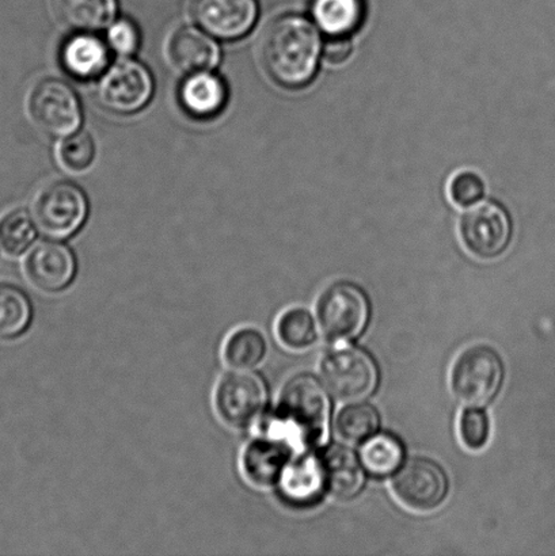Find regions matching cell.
Wrapping results in <instances>:
<instances>
[{"mask_svg": "<svg viewBox=\"0 0 555 556\" xmlns=\"http://www.w3.org/2000/svg\"><path fill=\"white\" fill-rule=\"evenodd\" d=\"M320 36L302 15L287 14L272 21L260 41V62L276 85L301 89L317 73Z\"/></svg>", "mask_w": 555, "mask_h": 556, "instance_id": "cell-1", "label": "cell"}, {"mask_svg": "<svg viewBox=\"0 0 555 556\" xmlns=\"http://www.w3.org/2000/svg\"><path fill=\"white\" fill-rule=\"evenodd\" d=\"M329 417L325 387L308 374L292 376L280 392L279 406L268 430L290 439L293 444L314 445L323 439Z\"/></svg>", "mask_w": 555, "mask_h": 556, "instance_id": "cell-2", "label": "cell"}, {"mask_svg": "<svg viewBox=\"0 0 555 556\" xmlns=\"http://www.w3.org/2000/svg\"><path fill=\"white\" fill-rule=\"evenodd\" d=\"M503 378L504 365L497 352L485 345H475L455 358L450 386L459 402L482 406L496 396Z\"/></svg>", "mask_w": 555, "mask_h": 556, "instance_id": "cell-3", "label": "cell"}, {"mask_svg": "<svg viewBox=\"0 0 555 556\" xmlns=\"http://www.w3.org/2000/svg\"><path fill=\"white\" fill-rule=\"evenodd\" d=\"M215 410L228 428L248 430L260 422L268 405V390L258 374L238 369L219 380L214 395Z\"/></svg>", "mask_w": 555, "mask_h": 556, "instance_id": "cell-4", "label": "cell"}, {"mask_svg": "<svg viewBox=\"0 0 555 556\" xmlns=\"http://www.w3.org/2000/svg\"><path fill=\"white\" fill-rule=\"evenodd\" d=\"M33 219L43 236L63 241L85 225L89 214L84 190L71 182H53L38 192L33 203Z\"/></svg>", "mask_w": 555, "mask_h": 556, "instance_id": "cell-5", "label": "cell"}, {"mask_svg": "<svg viewBox=\"0 0 555 556\" xmlns=\"http://www.w3.org/2000/svg\"><path fill=\"white\" fill-rule=\"evenodd\" d=\"M27 113L38 129L54 138L75 134L81 124L78 97L56 78L42 79L33 87L27 97Z\"/></svg>", "mask_w": 555, "mask_h": 556, "instance_id": "cell-6", "label": "cell"}, {"mask_svg": "<svg viewBox=\"0 0 555 556\" xmlns=\"http://www.w3.org/2000/svg\"><path fill=\"white\" fill-rule=\"evenodd\" d=\"M368 315L366 293L352 282H336L326 288L318 299L320 330L333 342H344L361 334Z\"/></svg>", "mask_w": 555, "mask_h": 556, "instance_id": "cell-7", "label": "cell"}, {"mask_svg": "<svg viewBox=\"0 0 555 556\" xmlns=\"http://www.w3.org/2000/svg\"><path fill=\"white\" fill-rule=\"evenodd\" d=\"M320 375L326 389L344 402L368 396L378 381L374 359L355 346H339L326 354L320 363Z\"/></svg>", "mask_w": 555, "mask_h": 556, "instance_id": "cell-8", "label": "cell"}, {"mask_svg": "<svg viewBox=\"0 0 555 556\" xmlns=\"http://www.w3.org/2000/svg\"><path fill=\"white\" fill-rule=\"evenodd\" d=\"M154 79L143 64L133 59L114 63L98 81V100L108 111L134 114L150 102Z\"/></svg>", "mask_w": 555, "mask_h": 556, "instance_id": "cell-9", "label": "cell"}, {"mask_svg": "<svg viewBox=\"0 0 555 556\" xmlns=\"http://www.w3.org/2000/svg\"><path fill=\"white\" fill-rule=\"evenodd\" d=\"M459 231L469 253L481 260H492L508 248L513 222L502 205L485 201L466 212Z\"/></svg>", "mask_w": 555, "mask_h": 556, "instance_id": "cell-10", "label": "cell"}, {"mask_svg": "<svg viewBox=\"0 0 555 556\" xmlns=\"http://www.w3.org/2000/svg\"><path fill=\"white\" fill-rule=\"evenodd\" d=\"M449 482L443 468L426 457L407 462L393 479V493L405 508L428 514L447 497Z\"/></svg>", "mask_w": 555, "mask_h": 556, "instance_id": "cell-11", "label": "cell"}, {"mask_svg": "<svg viewBox=\"0 0 555 556\" xmlns=\"http://www.w3.org/2000/svg\"><path fill=\"white\" fill-rule=\"evenodd\" d=\"M293 443L272 430L250 440L241 455V468L249 483L257 488L279 484L282 473L290 466Z\"/></svg>", "mask_w": 555, "mask_h": 556, "instance_id": "cell-12", "label": "cell"}, {"mask_svg": "<svg viewBox=\"0 0 555 556\" xmlns=\"http://www.w3.org/2000/svg\"><path fill=\"white\" fill-rule=\"evenodd\" d=\"M255 0H195V22L212 37L238 40L253 29L257 21Z\"/></svg>", "mask_w": 555, "mask_h": 556, "instance_id": "cell-13", "label": "cell"}, {"mask_svg": "<svg viewBox=\"0 0 555 556\" xmlns=\"http://www.w3.org/2000/svg\"><path fill=\"white\" fill-rule=\"evenodd\" d=\"M76 258L68 247L59 242L37 244L27 255L25 271L37 289L47 293L65 291L76 277Z\"/></svg>", "mask_w": 555, "mask_h": 556, "instance_id": "cell-14", "label": "cell"}, {"mask_svg": "<svg viewBox=\"0 0 555 556\" xmlns=\"http://www.w3.org/2000/svg\"><path fill=\"white\" fill-rule=\"evenodd\" d=\"M166 59L181 74L212 71L219 63V47L210 33L194 26H181L168 36Z\"/></svg>", "mask_w": 555, "mask_h": 556, "instance_id": "cell-15", "label": "cell"}, {"mask_svg": "<svg viewBox=\"0 0 555 556\" xmlns=\"http://www.w3.org/2000/svg\"><path fill=\"white\" fill-rule=\"evenodd\" d=\"M326 492L336 498L356 497L364 484V472L357 457L342 445L326 446L318 454Z\"/></svg>", "mask_w": 555, "mask_h": 556, "instance_id": "cell-16", "label": "cell"}, {"mask_svg": "<svg viewBox=\"0 0 555 556\" xmlns=\"http://www.w3.org/2000/svg\"><path fill=\"white\" fill-rule=\"evenodd\" d=\"M225 80L211 71L188 75L179 87V103L189 116L206 119L217 116L226 106Z\"/></svg>", "mask_w": 555, "mask_h": 556, "instance_id": "cell-17", "label": "cell"}, {"mask_svg": "<svg viewBox=\"0 0 555 556\" xmlns=\"http://www.w3.org/2000/svg\"><path fill=\"white\" fill-rule=\"evenodd\" d=\"M60 62L74 78L89 80L108 70L109 49L101 38L79 31V35L65 41Z\"/></svg>", "mask_w": 555, "mask_h": 556, "instance_id": "cell-18", "label": "cell"}, {"mask_svg": "<svg viewBox=\"0 0 555 556\" xmlns=\"http://www.w3.org/2000/svg\"><path fill=\"white\" fill-rule=\"evenodd\" d=\"M60 24L76 31L92 33L111 26L117 13L116 0H53Z\"/></svg>", "mask_w": 555, "mask_h": 556, "instance_id": "cell-19", "label": "cell"}, {"mask_svg": "<svg viewBox=\"0 0 555 556\" xmlns=\"http://www.w3.org/2000/svg\"><path fill=\"white\" fill-rule=\"evenodd\" d=\"M282 498L293 505L314 503L323 493L324 481L317 456L292 460L279 482Z\"/></svg>", "mask_w": 555, "mask_h": 556, "instance_id": "cell-20", "label": "cell"}, {"mask_svg": "<svg viewBox=\"0 0 555 556\" xmlns=\"http://www.w3.org/2000/svg\"><path fill=\"white\" fill-rule=\"evenodd\" d=\"M317 25L330 37H348L362 26L366 16L364 0H313Z\"/></svg>", "mask_w": 555, "mask_h": 556, "instance_id": "cell-21", "label": "cell"}, {"mask_svg": "<svg viewBox=\"0 0 555 556\" xmlns=\"http://www.w3.org/2000/svg\"><path fill=\"white\" fill-rule=\"evenodd\" d=\"M268 353V341L255 327H241L227 338L223 346V359L228 367L250 369L264 362Z\"/></svg>", "mask_w": 555, "mask_h": 556, "instance_id": "cell-22", "label": "cell"}, {"mask_svg": "<svg viewBox=\"0 0 555 556\" xmlns=\"http://www.w3.org/2000/svg\"><path fill=\"white\" fill-rule=\"evenodd\" d=\"M33 305L22 289L0 286V340H14L25 334L31 324Z\"/></svg>", "mask_w": 555, "mask_h": 556, "instance_id": "cell-23", "label": "cell"}, {"mask_svg": "<svg viewBox=\"0 0 555 556\" xmlns=\"http://www.w3.org/2000/svg\"><path fill=\"white\" fill-rule=\"evenodd\" d=\"M379 414L368 403L353 402L339 413L336 419V432L350 444H361L377 432Z\"/></svg>", "mask_w": 555, "mask_h": 556, "instance_id": "cell-24", "label": "cell"}, {"mask_svg": "<svg viewBox=\"0 0 555 556\" xmlns=\"http://www.w3.org/2000/svg\"><path fill=\"white\" fill-rule=\"evenodd\" d=\"M362 460L364 467L374 476H390L404 462V446L393 435H374L363 446Z\"/></svg>", "mask_w": 555, "mask_h": 556, "instance_id": "cell-25", "label": "cell"}, {"mask_svg": "<svg viewBox=\"0 0 555 556\" xmlns=\"http://www.w3.org/2000/svg\"><path fill=\"white\" fill-rule=\"evenodd\" d=\"M276 334L286 348L291 351H303L317 340V327L307 309L295 307L280 315Z\"/></svg>", "mask_w": 555, "mask_h": 556, "instance_id": "cell-26", "label": "cell"}, {"mask_svg": "<svg viewBox=\"0 0 555 556\" xmlns=\"http://www.w3.org/2000/svg\"><path fill=\"white\" fill-rule=\"evenodd\" d=\"M36 223L24 210L9 212L0 220V247L5 253L21 255L35 242Z\"/></svg>", "mask_w": 555, "mask_h": 556, "instance_id": "cell-27", "label": "cell"}, {"mask_svg": "<svg viewBox=\"0 0 555 556\" xmlns=\"http://www.w3.org/2000/svg\"><path fill=\"white\" fill-rule=\"evenodd\" d=\"M58 161L60 166L70 173H84L96 160V143L91 135L75 132L65 136L58 146Z\"/></svg>", "mask_w": 555, "mask_h": 556, "instance_id": "cell-28", "label": "cell"}, {"mask_svg": "<svg viewBox=\"0 0 555 556\" xmlns=\"http://www.w3.org/2000/svg\"><path fill=\"white\" fill-rule=\"evenodd\" d=\"M459 434L467 450H482L491 435V421L487 414L476 407L466 408L459 419Z\"/></svg>", "mask_w": 555, "mask_h": 556, "instance_id": "cell-29", "label": "cell"}, {"mask_svg": "<svg viewBox=\"0 0 555 556\" xmlns=\"http://www.w3.org/2000/svg\"><path fill=\"white\" fill-rule=\"evenodd\" d=\"M449 193L455 205L469 208L483 198L485 185L476 173L462 172L451 179Z\"/></svg>", "mask_w": 555, "mask_h": 556, "instance_id": "cell-30", "label": "cell"}, {"mask_svg": "<svg viewBox=\"0 0 555 556\" xmlns=\"http://www.w3.org/2000/svg\"><path fill=\"white\" fill-rule=\"evenodd\" d=\"M140 36L138 27L128 20H119L109 26L108 46L119 56H130L138 51Z\"/></svg>", "mask_w": 555, "mask_h": 556, "instance_id": "cell-31", "label": "cell"}, {"mask_svg": "<svg viewBox=\"0 0 555 556\" xmlns=\"http://www.w3.org/2000/svg\"><path fill=\"white\" fill-rule=\"evenodd\" d=\"M352 53V43L348 37H330L325 46V58L331 64L344 63Z\"/></svg>", "mask_w": 555, "mask_h": 556, "instance_id": "cell-32", "label": "cell"}]
</instances>
